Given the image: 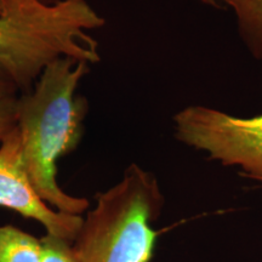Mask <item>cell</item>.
Segmentation results:
<instances>
[{"instance_id": "1", "label": "cell", "mask_w": 262, "mask_h": 262, "mask_svg": "<svg viewBox=\"0 0 262 262\" xmlns=\"http://www.w3.org/2000/svg\"><path fill=\"white\" fill-rule=\"evenodd\" d=\"M90 64L61 57L42 71L31 90L17 97L16 129L28 178L39 196L57 211L83 216L90 202L66 193L57 182V163L79 145L88 100L77 95Z\"/></svg>"}, {"instance_id": "9", "label": "cell", "mask_w": 262, "mask_h": 262, "mask_svg": "<svg viewBox=\"0 0 262 262\" xmlns=\"http://www.w3.org/2000/svg\"><path fill=\"white\" fill-rule=\"evenodd\" d=\"M16 106H17V98L0 102V145L16 127V116H17Z\"/></svg>"}, {"instance_id": "2", "label": "cell", "mask_w": 262, "mask_h": 262, "mask_svg": "<svg viewBox=\"0 0 262 262\" xmlns=\"http://www.w3.org/2000/svg\"><path fill=\"white\" fill-rule=\"evenodd\" d=\"M104 19L86 0H11L0 15V64L25 93L42 71L61 57L93 64L100 61L97 41L88 31Z\"/></svg>"}, {"instance_id": "6", "label": "cell", "mask_w": 262, "mask_h": 262, "mask_svg": "<svg viewBox=\"0 0 262 262\" xmlns=\"http://www.w3.org/2000/svg\"><path fill=\"white\" fill-rule=\"evenodd\" d=\"M234 11L238 31L254 57L262 60V0H222Z\"/></svg>"}, {"instance_id": "5", "label": "cell", "mask_w": 262, "mask_h": 262, "mask_svg": "<svg viewBox=\"0 0 262 262\" xmlns=\"http://www.w3.org/2000/svg\"><path fill=\"white\" fill-rule=\"evenodd\" d=\"M0 206L35 220L44 226L49 234L72 244L83 225V216L54 210L39 196L28 178L16 127L0 145Z\"/></svg>"}, {"instance_id": "7", "label": "cell", "mask_w": 262, "mask_h": 262, "mask_svg": "<svg viewBox=\"0 0 262 262\" xmlns=\"http://www.w3.org/2000/svg\"><path fill=\"white\" fill-rule=\"evenodd\" d=\"M40 261V239L15 226H0V262Z\"/></svg>"}, {"instance_id": "8", "label": "cell", "mask_w": 262, "mask_h": 262, "mask_svg": "<svg viewBox=\"0 0 262 262\" xmlns=\"http://www.w3.org/2000/svg\"><path fill=\"white\" fill-rule=\"evenodd\" d=\"M40 262H79L74 253L73 244L63 238L47 233L40 238Z\"/></svg>"}, {"instance_id": "11", "label": "cell", "mask_w": 262, "mask_h": 262, "mask_svg": "<svg viewBox=\"0 0 262 262\" xmlns=\"http://www.w3.org/2000/svg\"><path fill=\"white\" fill-rule=\"evenodd\" d=\"M10 2H11V0H0V15L5 11L6 8H8L10 4Z\"/></svg>"}, {"instance_id": "12", "label": "cell", "mask_w": 262, "mask_h": 262, "mask_svg": "<svg viewBox=\"0 0 262 262\" xmlns=\"http://www.w3.org/2000/svg\"><path fill=\"white\" fill-rule=\"evenodd\" d=\"M199 2L204 3V4L210 5V6H217V5H219L217 0H199Z\"/></svg>"}, {"instance_id": "13", "label": "cell", "mask_w": 262, "mask_h": 262, "mask_svg": "<svg viewBox=\"0 0 262 262\" xmlns=\"http://www.w3.org/2000/svg\"><path fill=\"white\" fill-rule=\"evenodd\" d=\"M39 2L44 3V4H48V5H52V4H56V3L60 2V0H39Z\"/></svg>"}, {"instance_id": "4", "label": "cell", "mask_w": 262, "mask_h": 262, "mask_svg": "<svg viewBox=\"0 0 262 262\" xmlns=\"http://www.w3.org/2000/svg\"><path fill=\"white\" fill-rule=\"evenodd\" d=\"M173 125L182 143L262 182V114L239 118L215 108L188 106L175 114Z\"/></svg>"}, {"instance_id": "3", "label": "cell", "mask_w": 262, "mask_h": 262, "mask_svg": "<svg viewBox=\"0 0 262 262\" xmlns=\"http://www.w3.org/2000/svg\"><path fill=\"white\" fill-rule=\"evenodd\" d=\"M73 242L79 262H150L164 196L156 176L131 164L122 180L95 196Z\"/></svg>"}, {"instance_id": "10", "label": "cell", "mask_w": 262, "mask_h": 262, "mask_svg": "<svg viewBox=\"0 0 262 262\" xmlns=\"http://www.w3.org/2000/svg\"><path fill=\"white\" fill-rule=\"evenodd\" d=\"M19 88L16 84L11 74L0 64V102L2 101L17 98L19 95Z\"/></svg>"}]
</instances>
